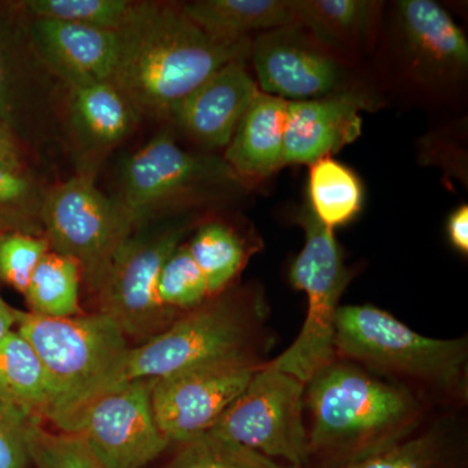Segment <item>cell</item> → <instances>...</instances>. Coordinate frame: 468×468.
Wrapping results in <instances>:
<instances>
[{
	"instance_id": "3957f363",
	"label": "cell",
	"mask_w": 468,
	"mask_h": 468,
	"mask_svg": "<svg viewBox=\"0 0 468 468\" xmlns=\"http://www.w3.org/2000/svg\"><path fill=\"white\" fill-rule=\"evenodd\" d=\"M266 322L267 304L260 295L220 292L181 314L162 334L129 347L98 397L129 381H156L220 360L267 362L261 356Z\"/></svg>"
},
{
	"instance_id": "30bf717a",
	"label": "cell",
	"mask_w": 468,
	"mask_h": 468,
	"mask_svg": "<svg viewBox=\"0 0 468 468\" xmlns=\"http://www.w3.org/2000/svg\"><path fill=\"white\" fill-rule=\"evenodd\" d=\"M41 221L51 251L73 258L91 289L117 250L133 236L111 197L95 184V171L89 169L46 187Z\"/></svg>"
},
{
	"instance_id": "7c38bea8",
	"label": "cell",
	"mask_w": 468,
	"mask_h": 468,
	"mask_svg": "<svg viewBox=\"0 0 468 468\" xmlns=\"http://www.w3.org/2000/svg\"><path fill=\"white\" fill-rule=\"evenodd\" d=\"M153 381L119 385L85 410L76 433L104 468H143L169 446L154 415Z\"/></svg>"
},
{
	"instance_id": "6da1fadb",
	"label": "cell",
	"mask_w": 468,
	"mask_h": 468,
	"mask_svg": "<svg viewBox=\"0 0 468 468\" xmlns=\"http://www.w3.org/2000/svg\"><path fill=\"white\" fill-rule=\"evenodd\" d=\"M117 32L111 84L140 116L169 117L209 76L250 55V39L218 41L174 3L134 2Z\"/></svg>"
},
{
	"instance_id": "836d02e7",
	"label": "cell",
	"mask_w": 468,
	"mask_h": 468,
	"mask_svg": "<svg viewBox=\"0 0 468 468\" xmlns=\"http://www.w3.org/2000/svg\"><path fill=\"white\" fill-rule=\"evenodd\" d=\"M41 418L16 403L0 399V468H29V436Z\"/></svg>"
},
{
	"instance_id": "e0dca14e",
	"label": "cell",
	"mask_w": 468,
	"mask_h": 468,
	"mask_svg": "<svg viewBox=\"0 0 468 468\" xmlns=\"http://www.w3.org/2000/svg\"><path fill=\"white\" fill-rule=\"evenodd\" d=\"M399 18L406 51L421 75L443 79L467 68L466 36L441 5L432 0H402Z\"/></svg>"
},
{
	"instance_id": "9a60e30c",
	"label": "cell",
	"mask_w": 468,
	"mask_h": 468,
	"mask_svg": "<svg viewBox=\"0 0 468 468\" xmlns=\"http://www.w3.org/2000/svg\"><path fill=\"white\" fill-rule=\"evenodd\" d=\"M245 58H236L221 67L172 112L176 124L207 149H226L246 110L261 91L246 69Z\"/></svg>"
},
{
	"instance_id": "4dcf8cb0",
	"label": "cell",
	"mask_w": 468,
	"mask_h": 468,
	"mask_svg": "<svg viewBox=\"0 0 468 468\" xmlns=\"http://www.w3.org/2000/svg\"><path fill=\"white\" fill-rule=\"evenodd\" d=\"M16 12L0 5V124L20 138V79L18 41L21 29L15 24Z\"/></svg>"
},
{
	"instance_id": "d590c367",
	"label": "cell",
	"mask_w": 468,
	"mask_h": 468,
	"mask_svg": "<svg viewBox=\"0 0 468 468\" xmlns=\"http://www.w3.org/2000/svg\"><path fill=\"white\" fill-rule=\"evenodd\" d=\"M446 233L452 248L468 254V206H461L452 211L446 223Z\"/></svg>"
},
{
	"instance_id": "603a6c76",
	"label": "cell",
	"mask_w": 468,
	"mask_h": 468,
	"mask_svg": "<svg viewBox=\"0 0 468 468\" xmlns=\"http://www.w3.org/2000/svg\"><path fill=\"white\" fill-rule=\"evenodd\" d=\"M338 468H467L466 446L451 428L435 426Z\"/></svg>"
},
{
	"instance_id": "f546056e",
	"label": "cell",
	"mask_w": 468,
	"mask_h": 468,
	"mask_svg": "<svg viewBox=\"0 0 468 468\" xmlns=\"http://www.w3.org/2000/svg\"><path fill=\"white\" fill-rule=\"evenodd\" d=\"M158 298L165 309L181 315L209 300L207 284L186 245H178L163 264Z\"/></svg>"
},
{
	"instance_id": "52a82bcc",
	"label": "cell",
	"mask_w": 468,
	"mask_h": 468,
	"mask_svg": "<svg viewBox=\"0 0 468 468\" xmlns=\"http://www.w3.org/2000/svg\"><path fill=\"white\" fill-rule=\"evenodd\" d=\"M297 220L304 230V245L289 277L306 294V319L294 343L267 363L307 384L335 359V320L350 272L334 230L319 223L309 206L298 212Z\"/></svg>"
},
{
	"instance_id": "d6a6232c",
	"label": "cell",
	"mask_w": 468,
	"mask_h": 468,
	"mask_svg": "<svg viewBox=\"0 0 468 468\" xmlns=\"http://www.w3.org/2000/svg\"><path fill=\"white\" fill-rule=\"evenodd\" d=\"M50 250L45 236L21 232L0 234V282L26 294L34 271Z\"/></svg>"
},
{
	"instance_id": "ba28073f",
	"label": "cell",
	"mask_w": 468,
	"mask_h": 468,
	"mask_svg": "<svg viewBox=\"0 0 468 468\" xmlns=\"http://www.w3.org/2000/svg\"><path fill=\"white\" fill-rule=\"evenodd\" d=\"M304 387L268 363L208 433L294 468H309Z\"/></svg>"
},
{
	"instance_id": "d4e9b609",
	"label": "cell",
	"mask_w": 468,
	"mask_h": 468,
	"mask_svg": "<svg viewBox=\"0 0 468 468\" xmlns=\"http://www.w3.org/2000/svg\"><path fill=\"white\" fill-rule=\"evenodd\" d=\"M186 246L205 277L209 297L227 291L249 257L241 236L220 221H211L199 228Z\"/></svg>"
},
{
	"instance_id": "2e32d148",
	"label": "cell",
	"mask_w": 468,
	"mask_h": 468,
	"mask_svg": "<svg viewBox=\"0 0 468 468\" xmlns=\"http://www.w3.org/2000/svg\"><path fill=\"white\" fill-rule=\"evenodd\" d=\"M365 98L349 92L288 101L282 167L311 165L331 156L362 133Z\"/></svg>"
},
{
	"instance_id": "277c9868",
	"label": "cell",
	"mask_w": 468,
	"mask_h": 468,
	"mask_svg": "<svg viewBox=\"0 0 468 468\" xmlns=\"http://www.w3.org/2000/svg\"><path fill=\"white\" fill-rule=\"evenodd\" d=\"M16 329L41 358L52 384L45 420L76 433L85 410L129 349L119 325L101 313L48 318L17 310Z\"/></svg>"
},
{
	"instance_id": "e575fe53",
	"label": "cell",
	"mask_w": 468,
	"mask_h": 468,
	"mask_svg": "<svg viewBox=\"0 0 468 468\" xmlns=\"http://www.w3.org/2000/svg\"><path fill=\"white\" fill-rule=\"evenodd\" d=\"M0 167L29 171L23 141L0 124Z\"/></svg>"
},
{
	"instance_id": "4316f807",
	"label": "cell",
	"mask_w": 468,
	"mask_h": 468,
	"mask_svg": "<svg viewBox=\"0 0 468 468\" xmlns=\"http://www.w3.org/2000/svg\"><path fill=\"white\" fill-rule=\"evenodd\" d=\"M131 0H23L11 3L18 15L117 30L133 7Z\"/></svg>"
},
{
	"instance_id": "83f0119b",
	"label": "cell",
	"mask_w": 468,
	"mask_h": 468,
	"mask_svg": "<svg viewBox=\"0 0 468 468\" xmlns=\"http://www.w3.org/2000/svg\"><path fill=\"white\" fill-rule=\"evenodd\" d=\"M45 190L30 171L0 167V234L45 236L41 221Z\"/></svg>"
},
{
	"instance_id": "484cf974",
	"label": "cell",
	"mask_w": 468,
	"mask_h": 468,
	"mask_svg": "<svg viewBox=\"0 0 468 468\" xmlns=\"http://www.w3.org/2000/svg\"><path fill=\"white\" fill-rule=\"evenodd\" d=\"M377 3L366 0H297L298 26L307 27L316 42L338 46L367 36Z\"/></svg>"
},
{
	"instance_id": "5bb4252c",
	"label": "cell",
	"mask_w": 468,
	"mask_h": 468,
	"mask_svg": "<svg viewBox=\"0 0 468 468\" xmlns=\"http://www.w3.org/2000/svg\"><path fill=\"white\" fill-rule=\"evenodd\" d=\"M23 18L34 55L64 85L111 82L119 42L116 30L46 18Z\"/></svg>"
},
{
	"instance_id": "7a4b0ae2",
	"label": "cell",
	"mask_w": 468,
	"mask_h": 468,
	"mask_svg": "<svg viewBox=\"0 0 468 468\" xmlns=\"http://www.w3.org/2000/svg\"><path fill=\"white\" fill-rule=\"evenodd\" d=\"M309 468L356 463L415 435L426 415L417 393L341 358L304 387Z\"/></svg>"
},
{
	"instance_id": "8d00e7d4",
	"label": "cell",
	"mask_w": 468,
	"mask_h": 468,
	"mask_svg": "<svg viewBox=\"0 0 468 468\" xmlns=\"http://www.w3.org/2000/svg\"><path fill=\"white\" fill-rule=\"evenodd\" d=\"M17 310L9 306L0 295V343L3 338L16 328Z\"/></svg>"
},
{
	"instance_id": "44dd1931",
	"label": "cell",
	"mask_w": 468,
	"mask_h": 468,
	"mask_svg": "<svg viewBox=\"0 0 468 468\" xmlns=\"http://www.w3.org/2000/svg\"><path fill=\"white\" fill-rule=\"evenodd\" d=\"M52 384L41 358L16 328L0 343V399L29 410L45 420Z\"/></svg>"
},
{
	"instance_id": "ac0fdd59",
	"label": "cell",
	"mask_w": 468,
	"mask_h": 468,
	"mask_svg": "<svg viewBox=\"0 0 468 468\" xmlns=\"http://www.w3.org/2000/svg\"><path fill=\"white\" fill-rule=\"evenodd\" d=\"M69 128L84 155L109 153L131 135L140 115L109 81L67 85Z\"/></svg>"
},
{
	"instance_id": "8fae6325",
	"label": "cell",
	"mask_w": 468,
	"mask_h": 468,
	"mask_svg": "<svg viewBox=\"0 0 468 468\" xmlns=\"http://www.w3.org/2000/svg\"><path fill=\"white\" fill-rule=\"evenodd\" d=\"M264 363L220 360L153 381L151 402L163 435L183 445L208 433Z\"/></svg>"
},
{
	"instance_id": "7402d4cb",
	"label": "cell",
	"mask_w": 468,
	"mask_h": 468,
	"mask_svg": "<svg viewBox=\"0 0 468 468\" xmlns=\"http://www.w3.org/2000/svg\"><path fill=\"white\" fill-rule=\"evenodd\" d=\"M307 206L328 229L346 226L362 211V184L346 165L325 156L310 165Z\"/></svg>"
},
{
	"instance_id": "9c48e42d",
	"label": "cell",
	"mask_w": 468,
	"mask_h": 468,
	"mask_svg": "<svg viewBox=\"0 0 468 468\" xmlns=\"http://www.w3.org/2000/svg\"><path fill=\"white\" fill-rule=\"evenodd\" d=\"M184 227L138 230L117 250L92 288L98 313L119 325L126 338L140 344L162 334L177 314L162 306L158 279L163 264L181 243Z\"/></svg>"
},
{
	"instance_id": "cb8c5ba5",
	"label": "cell",
	"mask_w": 468,
	"mask_h": 468,
	"mask_svg": "<svg viewBox=\"0 0 468 468\" xmlns=\"http://www.w3.org/2000/svg\"><path fill=\"white\" fill-rule=\"evenodd\" d=\"M82 271L73 258L48 251L34 271L26 297L29 313L48 318L81 315Z\"/></svg>"
},
{
	"instance_id": "4fadbf2b",
	"label": "cell",
	"mask_w": 468,
	"mask_h": 468,
	"mask_svg": "<svg viewBox=\"0 0 468 468\" xmlns=\"http://www.w3.org/2000/svg\"><path fill=\"white\" fill-rule=\"evenodd\" d=\"M318 43L297 26L261 33L250 46L260 90L288 101L331 95L343 72Z\"/></svg>"
},
{
	"instance_id": "5b68a950",
	"label": "cell",
	"mask_w": 468,
	"mask_h": 468,
	"mask_svg": "<svg viewBox=\"0 0 468 468\" xmlns=\"http://www.w3.org/2000/svg\"><path fill=\"white\" fill-rule=\"evenodd\" d=\"M335 351V358L378 377L401 378L452 399L467 396L466 338L426 337L372 304L340 307Z\"/></svg>"
},
{
	"instance_id": "ffe728a7",
	"label": "cell",
	"mask_w": 468,
	"mask_h": 468,
	"mask_svg": "<svg viewBox=\"0 0 468 468\" xmlns=\"http://www.w3.org/2000/svg\"><path fill=\"white\" fill-rule=\"evenodd\" d=\"M181 7L194 24L218 41H242L255 32L300 27L295 0H197Z\"/></svg>"
},
{
	"instance_id": "f1b7e54d",
	"label": "cell",
	"mask_w": 468,
	"mask_h": 468,
	"mask_svg": "<svg viewBox=\"0 0 468 468\" xmlns=\"http://www.w3.org/2000/svg\"><path fill=\"white\" fill-rule=\"evenodd\" d=\"M165 468H294L229 440L205 433L183 443Z\"/></svg>"
},
{
	"instance_id": "d6986e66",
	"label": "cell",
	"mask_w": 468,
	"mask_h": 468,
	"mask_svg": "<svg viewBox=\"0 0 468 468\" xmlns=\"http://www.w3.org/2000/svg\"><path fill=\"white\" fill-rule=\"evenodd\" d=\"M288 101L258 92L237 126L224 162L243 181H258L282 167Z\"/></svg>"
},
{
	"instance_id": "1f68e13d",
	"label": "cell",
	"mask_w": 468,
	"mask_h": 468,
	"mask_svg": "<svg viewBox=\"0 0 468 468\" xmlns=\"http://www.w3.org/2000/svg\"><path fill=\"white\" fill-rule=\"evenodd\" d=\"M42 418L34 421L29 436L34 468H104L79 433L52 432Z\"/></svg>"
},
{
	"instance_id": "8992f818",
	"label": "cell",
	"mask_w": 468,
	"mask_h": 468,
	"mask_svg": "<svg viewBox=\"0 0 468 468\" xmlns=\"http://www.w3.org/2000/svg\"><path fill=\"white\" fill-rule=\"evenodd\" d=\"M239 183L223 158L184 150L165 132L124 160L111 199L134 234L163 212Z\"/></svg>"
}]
</instances>
